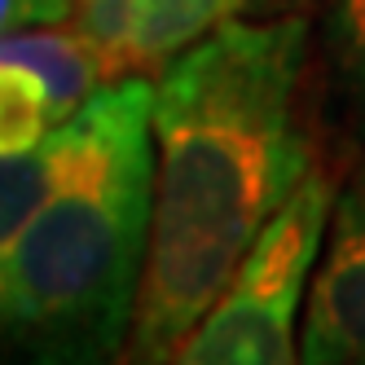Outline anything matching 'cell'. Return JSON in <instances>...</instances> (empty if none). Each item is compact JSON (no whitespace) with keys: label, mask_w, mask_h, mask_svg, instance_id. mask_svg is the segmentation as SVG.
<instances>
[{"label":"cell","mask_w":365,"mask_h":365,"mask_svg":"<svg viewBox=\"0 0 365 365\" xmlns=\"http://www.w3.org/2000/svg\"><path fill=\"white\" fill-rule=\"evenodd\" d=\"M154 202V84H101L66 119L53 194L0 255V365H119Z\"/></svg>","instance_id":"cell-2"},{"label":"cell","mask_w":365,"mask_h":365,"mask_svg":"<svg viewBox=\"0 0 365 365\" xmlns=\"http://www.w3.org/2000/svg\"><path fill=\"white\" fill-rule=\"evenodd\" d=\"M334 194L330 172L312 168L168 365H299L304 304Z\"/></svg>","instance_id":"cell-3"},{"label":"cell","mask_w":365,"mask_h":365,"mask_svg":"<svg viewBox=\"0 0 365 365\" xmlns=\"http://www.w3.org/2000/svg\"><path fill=\"white\" fill-rule=\"evenodd\" d=\"M304 71V18H233L154 75L150 247L119 365H168L312 172Z\"/></svg>","instance_id":"cell-1"},{"label":"cell","mask_w":365,"mask_h":365,"mask_svg":"<svg viewBox=\"0 0 365 365\" xmlns=\"http://www.w3.org/2000/svg\"><path fill=\"white\" fill-rule=\"evenodd\" d=\"M66 163V123H58L36 150L0 154V255L40 212V202L53 194Z\"/></svg>","instance_id":"cell-8"},{"label":"cell","mask_w":365,"mask_h":365,"mask_svg":"<svg viewBox=\"0 0 365 365\" xmlns=\"http://www.w3.org/2000/svg\"><path fill=\"white\" fill-rule=\"evenodd\" d=\"M247 0H75V31L88 40L106 80L159 75L185 48L238 18Z\"/></svg>","instance_id":"cell-4"},{"label":"cell","mask_w":365,"mask_h":365,"mask_svg":"<svg viewBox=\"0 0 365 365\" xmlns=\"http://www.w3.org/2000/svg\"><path fill=\"white\" fill-rule=\"evenodd\" d=\"M75 14L71 0H0V36L22 27H53Z\"/></svg>","instance_id":"cell-10"},{"label":"cell","mask_w":365,"mask_h":365,"mask_svg":"<svg viewBox=\"0 0 365 365\" xmlns=\"http://www.w3.org/2000/svg\"><path fill=\"white\" fill-rule=\"evenodd\" d=\"M322 58L334 110L365 145V0H334L322 27Z\"/></svg>","instance_id":"cell-7"},{"label":"cell","mask_w":365,"mask_h":365,"mask_svg":"<svg viewBox=\"0 0 365 365\" xmlns=\"http://www.w3.org/2000/svg\"><path fill=\"white\" fill-rule=\"evenodd\" d=\"M299 365H365V168L330 207L304 304Z\"/></svg>","instance_id":"cell-5"},{"label":"cell","mask_w":365,"mask_h":365,"mask_svg":"<svg viewBox=\"0 0 365 365\" xmlns=\"http://www.w3.org/2000/svg\"><path fill=\"white\" fill-rule=\"evenodd\" d=\"M58 128L44 84L27 66L0 62V154L36 150Z\"/></svg>","instance_id":"cell-9"},{"label":"cell","mask_w":365,"mask_h":365,"mask_svg":"<svg viewBox=\"0 0 365 365\" xmlns=\"http://www.w3.org/2000/svg\"><path fill=\"white\" fill-rule=\"evenodd\" d=\"M0 62L27 66L36 75L48 93V106H53L58 123H66L106 80V71H101L88 40L75 27L62 31L58 22L53 27H22V31L0 36Z\"/></svg>","instance_id":"cell-6"}]
</instances>
